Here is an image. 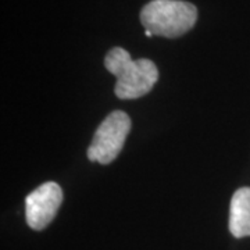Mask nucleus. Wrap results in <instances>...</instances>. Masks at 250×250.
<instances>
[{"label": "nucleus", "mask_w": 250, "mask_h": 250, "mask_svg": "<svg viewBox=\"0 0 250 250\" xmlns=\"http://www.w3.org/2000/svg\"><path fill=\"white\" fill-rule=\"evenodd\" d=\"M108 72L117 78L114 93L118 99H138L147 95L159 80L157 65L149 59L132 60L123 47H113L104 57Z\"/></svg>", "instance_id": "1"}, {"label": "nucleus", "mask_w": 250, "mask_h": 250, "mask_svg": "<svg viewBox=\"0 0 250 250\" xmlns=\"http://www.w3.org/2000/svg\"><path fill=\"white\" fill-rule=\"evenodd\" d=\"M196 21V6L184 0H152L141 11L145 31L164 38L182 36L195 27Z\"/></svg>", "instance_id": "2"}, {"label": "nucleus", "mask_w": 250, "mask_h": 250, "mask_svg": "<svg viewBox=\"0 0 250 250\" xmlns=\"http://www.w3.org/2000/svg\"><path fill=\"white\" fill-rule=\"evenodd\" d=\"M131 131V118L126 113L116 110L99 125L88 147V159L100 164H108L123 150L125 139Z\"/></svg>", "instance_id": "3"}, {"label": "nucleus", "mask_w": 250, "mask_h": 250, "mask_svg": "<svg viewBox=\"0 0 250 250\" xmlns=\"http://www.w3.org/2000/svg\"><path fill=\"white\" fill-rule=\"evenodd\" d=\"M62 202V190L56 182H45L32 190L25 199V217L28 225L42 231L53 221Z\"/></svg>", "instance_id": "4"}, {"label": "nucleus", "mask_w": 250, "mask_h": 250, "mask_svg": "<svg viewBox=\"0 0 250 250\" xmlns=\"http://www.w3.org/2000/svg\"><path fill=\"white\" fill-rule=\"evenodd\" d=\"M229 231L235 238L250 236V188L233 193L229 207Z\"/></svg>", "instance_id": "5"}]
</instances>
